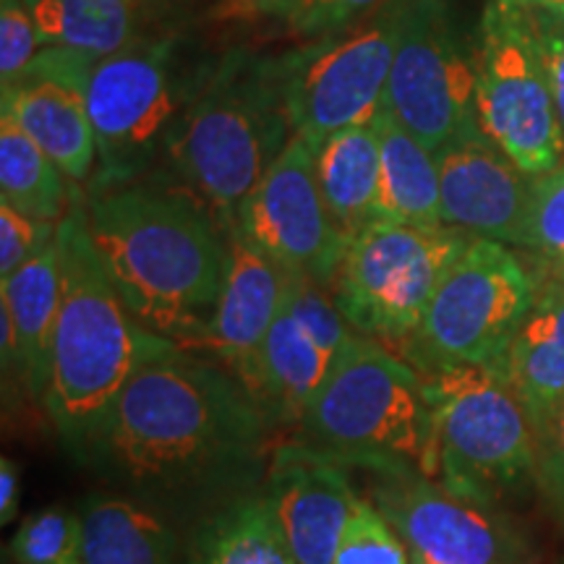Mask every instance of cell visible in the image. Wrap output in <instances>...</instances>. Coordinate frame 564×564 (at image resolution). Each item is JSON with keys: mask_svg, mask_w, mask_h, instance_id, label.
Here are the masks:
<instances>
[{"mask_svg": "<svg viewBox=\"0 0 564 564\" xmlns=\"http://www.w3.org/2000/svg\"><path fill=\"white\" fill-rule=\"evenodd\" d=\"M314 173L329 215L345 236H358L377 220L379 133L377 126H350L314 147Z\"/></svg>", "mask_w": 564, "mask_h": 564, "instance_id": "603a6c76", "label": "cell"}, {"mask_svg": "<svg viewBox=\"0 0 564 564\" xmlns=\"http://www.w3.org/2000/svg\"><path fill=\"white\" fill-rule=\"evenodd\" d=\"M502 3L525 13H564V0H502Z\"/></svg>", "mask_w": 564, "mask_h": 564, "instance_id": "74e56055", "label": "cell"}, {"mask_svg": "<svg viewBox=\"0 0 564 564\" xmlns=\"http://www.w3.org/2000/svg\"><path fill=\"white\" fill-rule=\"evenodd\" d=\"M192 564H295L264 497H243L212 514L194 535Z\"/></svg>", "mask_w": 564, "mask_h": 564, "instance_id": "4316f807", "label": "cell"}, {"mask_svg": "<svg viewBox=\"0 0 564 564\" xmlns=\"http://www.w3.org/2000/svg\"><path fill=\"white\" fill-rule=\"evenodd\" d=\"M523 249L549 262L564 259V160L533 178Z\"/></svg>", "mask_w": 564, "mask_h": 564, "instance_id": "f546056e", "label": "cell"}, {"mask_svg": "<svg viewBox=\"0 0 564 564\" xmlns=\"http://www.w3.org/2000/svg\"><path fill=\"white\" fill-rule=\"evenodd\" d=\"M79 512L84 564H173L175 535L144 505L95 494L84 499Z\"/></svg>", "mask_w": 564, "mask_h": 564, "instance_id": "cb8c5ba5", "label": "cell"}, {"mask_svg": "<svg viewBox=\"0 0 564 564\" xmlns=\"http://www.w3.org/2000/svg\"><path fill=\"white\" fill-rule=\"evenodd\" d=\"M17 564H84L82 512L47 507L30 514L11 539Z\"/></svg>", "mask_w": 564, "mask_h": 564, "instance_id": "83f0119b", "label": "cell"}, {"mask_svg": "<svg viewBox=\"0 0 564 564\" xmlns=\"http://www.w3.org/2000/svg\"><path fill=\"white\" fill-rule=\"evenodd\" d=\"M74 199L76 192L68 188V175L51 154L11 118L0 116V202L32 220L61 225Z\"/></svg>", "mask_w": 564, "mask_h": 564, "instance_id": "484cf974", "label": "cell"}, {"mask_svg": "<svg viewBox=\"0 0 564 564\" xmlns=\"http://www.w3.org/2000/svg\"><path fill=\"white\" fill-rule=\"evenodd\" d=\"M539 272L507 243L474 238L444 272L421 327L398 356L419 371L497 366L531 312Z\"/></svg>", "mask_w": 564, "mask_h": 564, "instance_id": "52a82bcc", "label": "cell"}, {"mask_svg": "<svg viewBox=\"0 0 564 564\" xmlns=\"http://www.w3.org/2000/svg\"><path fill=\"white\" fill-rule=\"evenodd\" d=\"M423 377L436 419V481L494 507L535 484L533 423L497 366H447Z\"/></svg>", "mask_w": 564, "mask_h": 564, "instance_id": "8992f818", "label": "cell"}, {"mask_svg": "<svg viewBox=\"0 0 564 564\" xmlns=\"http://www.w3.org/2000/svg\"><path fill=\"white\" fill-rule=\"evenodd\" d=\"M58 251L61 303L45 408L74 447L133 373L178 345L150 333L118 295L91 243L79 194L58 225Z\"/></svg>", "mask_w": 564, "mask_h": 564, "instance_id": "3957f363", "label": "cell"}, {"mask_svg": "<svg viewBox=\"0 0 564 564\" xmlns=\"http://www.w3.org/2000/svg\"><path fill=\"white\" fill-rule=\"evenodd\" d=\"M19 494H21V470L11 457L0 460V523H13L19 512Z\"/></svg>", "mask_w": 564, "mask_h": 564, "instance_id": "d590c367", "label": "cell"}, {"mask_svg": "<svg viewBox=\"0 0 564 564\" xmlns=\"http://www.w3.org/2000/svg\"><path fill=\"white\" fill-rule=\"evenodd\" d=\"M42 37L24 0L0 3V82L11 87L40 55Z\"/></svg>", "mask_w": 564, "mask_h": 564, "instance_id": "4dcf8cb0", "label": "cell"}, {"mask_svg": "<svg viewBox=\"0 0 564 564\" xmlns=\"http://www.w3.org/2000/svg\"><path fill=\"white\" fill-rule=\"evenodd\" d=\"M369 502L423 564H533L535 552L499 507L449 491L413 468H369Z\"/></svg>", "mask_w": 564, "mask_h": 564, "instance_id": "4fadbf2b", "label": "cell"}, {"mask_svg": "<svg viewBox=\"0 0 564 564\" xmlns=\"http://www.w3.org/2000/svg\"><path fill=\"white\" fill-rule=\"evenodd\" d=\"M478 123L525 175L562 165L564 137L531 13L486 6L478 32Z\"/></svg>", "mask_w": 564, "mask_h": 564, "instance_id": "8fae6325", "label": "cell"}, {"mask_svg": "<svg viewBox=\"0 0 564 564\" xmlns=\"http://www.w3.org/2000/svg\"><path fill=\"white\" fill-rule=\"evenodd\" d=\"M379 133L377 220L436 228L442 223V194L436 154L403 129L390 110L373 118Z\"/></svg>", "mask_w": 564, "mask_h": 564, "instance_id": "7402d4cb", "label": "cell"}, {"mask_svg": "<svg viewBox=\"0 0 564 564\" xmlns=\"http://www.w3.org/2000/svg\"><path fill=\"white\" fill-rule=\"evenodd\" d=\"M474 238L449 225L373 220L350 238L329 293L358 335L400 352L421 327L444 272Z\"/></svg>", "mask_w": 564, "mask_h": 564, "instance_id": "ba28073f", "label": "cell"}, {"mask_svg": "<svg viewBox=\"0 0 564 564\" xmlns=\"http://www.w3.org/2000/svg\"><path fill=\"white\" fill-rule=\"evenodd\" d=\"M535 486L564 523V405L535 432Z\"/></svg>", "mask_w": 564, "mask_h": 564, "instance_id": "836d02e7", "label": "cell"}, {"mask_svg": "<svg viewBox=\"0 0 564 564\" xmlns=\"http://www.w3.org/2000/svg\"><path fill=\"white\" fill-rule=\"evenodd\" d=\"M335 358L282 303L241 384L267 421L299 426Z\"/></svg>", "mask_w": 564, "mask_h": 564, "instance_id": "ffe728a7", "label": "cell"}, {"mask_svg": "<svg viewBox=\"0 0 564 564\" xmlns=\"http://www.w3.org/2000/svg\"><path fill=\"white\" fill-rule=\"evenodd\" d=\"M291 139L278 61L230 51L202 76L165 162L228 228Z\"/></svg>", "mask_w": 564, "mask_h": 564, "instance_id": "277c9868", "label": "cell"}, {"mask_svg": "<svg viewBox=\"0 0 564 564\" xmlns=\"http://www.w3.org/2000/svg\"><path fill=\"white\" fill-rule=\"evenodd\" d=\"M45 47H70L91 58L139 42L133 0H24Z\"/></svg>", "mask_w": 564, "mask_h": 564, "instance_id": "d4e9b609", "label": "cell"}, {"mask_svg": "<svg viewBox=\"0 0 564 564\" xmlns=\"http://www.w3.org/2000/svg\"><path fill=\"white\" fill-rule=\"evenodd\" d=\"M564 137V13H531Z\"/></svg>", "mask_w": 564, "mask_h": 564, "instance_id": "e575fe53", "label": "cell"}, {"mask_svg": "<svg viewBox=\"0 0 564 564\" xmlns=\"http://www.w3.org/2000/svg\"><path fill=\"white\" fill-rule=\"evenodd\" d=\"M58 238V225L32 220L0 202V280L11 278Z\"/></svg>", "mask_w": 564, "mask_h": 564, "instance_id": "1f68e13d", "label": "cell"}, {"mask_svg": "<svg viewBox=\"0 0 564 564\" xmlns=\"http://www.w3.org/2000/svg\"><path fill=\"white\" fill-rule=\"evenodd\" d=\"M97 58L70 47H42L11 87H3L0 116L51 154L70 183H89L97 171L87 87Z\"/></svg>", "mask_w": 564, "mask_h": 564, "instance_id": "9a60e30c", "label": "cell"}, {"mask_svg": "<svg viewBox=\"0 0 564 564\" xmlns=\"http://www.w3.org/2000/svg\"><path fill=\"white\" fill-rule=\"evenodd\" d=\"M535 272L533 306L497 369L539 432L564 405V278L541 262Z\"/></svg>", "mask_w": 564, "mask_h": 564, "instance_id": "d6986e66", "label": "cell"}, {"mask_svg": "<svg viewBox=\"0 0 564 564\" xmlns=\"http://www.w3.org/2000/svg\"><path fill=\"white\" fill-rule=\"evenodd\" d=\"M232 228L285 272L324 288L333 285L350 243L324 204L314 173V147L301 137L288 141L264 178L246 196Z\"/></svg>", "mask_w": 564, "mask_h": 564, "instance_id": "5bb4252c", "label": "cell"}, {"mask_svg": "<svg viewBox=\"0 0 564 564\" xmlns=\"http://www.w3.org/2000/svg\"><path fill=\"white\" fill-rule=\"evenodd\" d=\"M478 47L465 37L447 0H405L403 30L384 108L436 152L478 123Z\"/></svg>", "mask_w": 564, "mask_h": 564, "instance_id": "7c38bea8", "label": "cell"}, {"mask_svg": "<svg viewBox=\"0 0 564 564\" xmlns=\"http://www.w3.org/2000/svg\"><path fill=\"white\" fill-rule=\"evenodd\" d=\"M270 426L228 369L178 348L133 373L74 453L133 491H188L243 476Z\"/></svg>", "mask_w": 564, "mask_h": 564, "instance_id": "6da1fadb", "label": "cell"}, {"mask_svg": "<svg viewBox=\"0 0 564 564\" xmlns=\"http://www.w3.org/2000/svg\"><path fill=\"white\" fill-rule=\"evenodd\" d=\"M539 262L544 264L546 270H552L554 274H560V278H564V259H562V262H549V259H539Z\"/></svg>", "mask_w": 564, "mask_h": 564, "instance_id": "f35d334b", "label": "cell"}, {"mask_svg": "<svg viewBox=\"0 0 564 564\" xmlns=\"http://www.w3.org/2000/svg\"><path fill=\"white\" fill-rule=\"evenodd\" d=\"M335 564H411V552L384 514L361 497L337 546Z\"/></svg>", "mask_w": 564, "mask_h": 564, "instance_id": "f1b7e54d", "label": "cell"}, {"mask_svg": "<svg viewBox=\"0 0 564 564\" xmlns=\"http://www.w3.org/2000/svg\"><path fill=\"white\" fill-rule=\"evenodd\" d=\"M387 3L392 0H299L288 24L299 37L316 40L371 17Z\"/></svg>", "mask_w": 564, "mask_h": 564, "instance_id": "d6a6232c", "label": "cell"}, {"mask_svg": "<svg viewBox=\"0 0 564 564\" xmlns=\"http://www.w3.org/2000/svg\"><path fill=\"white\" fill-rule=\"evenodd\" d=\"M202 79L181 74L171 40H139L97 58L87 102L97 139L89 188L141 181L167 160L173 131Z\"/></svg>", "mask_w": 564, "mask_h": 564, "instance_id": "9c48e42d", "label": "cell"}, {"mask_svg": "<svg viewBox=\"0 0 564 564\" xmlns=\"http://www.w3.org/2000/svg\"><path fill=\"white\" fill-rule=\"evenodd\" d=\"M262 497L295 564H335L337 546L361 499L340 460L301 442L274 453Z\"/></svg>", "mask_w": 564, "mask_h": 564, "instance_id": "2e32d148", "label": "cell"}, {"mask_svg": "<svg viewBox=\"0 0 564 564\" xmlns=\"http://www.w3.org/2000/svg\"><path fill=\"white\" fill-rule=\"evenodd\" d=\"M403 13L405 0H392L340 32L274 58L293 137L319 147L329 133L377 118L384 108Z\"/></svg>", "mask_w": 564, "mask_h": 564, "instance_id": "30bf717a", "label": "cell"}, {"mask_svg": "<svg viewBox=\"0 0 564 564\" xmlns=\"http://www.w3.org/2000/svg\"><path fill=\"white\" fill-rule=\"evenodd\" d=\"M436 154L442 223L476 238L523 249L533 175H525L484 129L465 131Z\"/></svg>", "mask_w": 564, "mask_h": 564, "instance_id": "e0dca14e", "label": "cell"}, {"mask_svg": "<svg viewBox=\"0 0 564 564\" xmlns=\"http://www.w3.org/2000/svg\"><path fill=\"white\" fill-rule=\"evenodd\" d=\"M411 564H423L421 560H415V556H411Z\"/></svg>", "mask_w": 564, "mask_h": 564, "instance_id": "ab89813d", "label": "cell"}, {"mask_svg": "<svg viewBox=\"0 0 564 564\" xmlns=\"http://www.w3.org/2000/svg\"><path fill=\"white\" fill-rule=\"evenodd\" d=\"M87 228L129 312L183 350L199 348L228 270V236L192 188L131 181L89 188Z\"/></svg>", "mask_w": 564, "mask_h": 564, "instance_id": "7a4b0ae2", "label": "cell"}, {"mask_svg": "<svg viewBox=\"0 0 564 564\" xmlns=\"http://www.w3.org/2000/svg\"><path fill=\"white\" fill-rule=\"evenodd\" d=\"M225 236L228 270L199 348L209 350L241 382L285 303L291 272L246 241L232 225L225 228Z\"/></svg>", "mask_w": 564, "mask_h": 564, "instance_id": "ac0fdd59", "label": "cell"}, {"mask_svg": "<svg viewBox=\"0 0 564 564\" xmlns=\"http://www.w3.org/2000/svg\"><path fill=\"white\" fill-rule=\"evenodd\" d=\"M251 11L262 13V17H278V19H288L293 13L299 0H243Z\"/></svg>", "mask_w": 564, "mask_h": 564, "instance_id": "8d00e7d4", "label": "cell"}, {"mask_svg": "<svg viewBox=\"0 0 564 564\" xmlns=\"http://www.w3.org/2000/svg\"><path fill=\"white\" fill-rule=\"evenodd\" d=\"M299 434L301 444L340 463L440 476L426 377L366 335H352L335 358Z\"/></svg>", "mask_w": 564, "mask_h": 564, "instance_id": "5b68a950", "label": "cell"}, {"mask_svg": "<svg viewBox=\"0 0 564 564\" xmlns=\"http://www.w3.org/2000/svg\"><path fill=\"white\" fill-rule=\"evenodd\" d=\"M61 303L58 238L11 278L0 280V306L11 316L19 340V382L45 403L51 384L53 333Z\"/></svg>", "mask_w": 564, "mask_h": 564, "instance_id": "44dd1931", "label": "cell"}]
</instances>
